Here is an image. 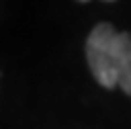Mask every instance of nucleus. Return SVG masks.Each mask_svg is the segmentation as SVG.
I'll return each instance as SVG.
<instances>
[{"mask_svg":"<svg viewBox=\"0 0 131 129\" xmlns=\"http://www.w3.org/2000/svg\"><path fill=\"white\" fill-rule=\"evenodd\" d=\"M86 59L94 80L102 88H115L131 70V33H121L108 23L96 25L86 41Z\"/></svg>","mask_w":131,"mask_h":129,"instance_id":"obj_1","label":"nucleus"},{"mask_svg":"<svg viewBox=\"0 0 131 129\" xmlns=\"http://www.w3.org/2000/svg\"><path fill=\"white\" fill-rule=\"evenodd\" d=\"M117 86L125 92V94H129L131 96V70L127 72V74H123L121 78H119V82H117Z\"/></svg>","mask_w":131,"mask_h":129,"instance_id":"obj_2","label":"nucleus"},{"mask_svg":"<svg viewBox=\"0 0 131 129\" xmlns=\"http://www.w3.org/2000/svg\"><path fill=\"white\" fill-rule=\"evenodd\" d=\"M78 2H88V0H78ZM106 2H113V0H106Z\"/></svg>","mask_w":131,"mask_h":129,"instance_id":"obj_3","label":"nucleus"}]
</instances>
